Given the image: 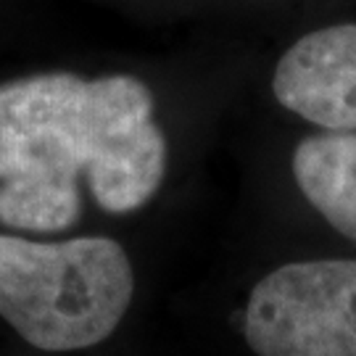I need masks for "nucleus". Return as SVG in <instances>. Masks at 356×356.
I'll return each mask as SVG.
<instances>
[{
  "label": "nucleus",
  "instance_id": "20e7f679",
  "mask_svg": "<svg viewBox=\"0 0 356 356\" xmlns=\"http://www.w3.org/2000/svg\"><path fill=\"white\" fill-rule=\"evenodd\" d=\"M275 98L330 132H356V24H335L285 51L272 79Z\"/></svg>",
  "mask_w": 356,
  "mask_h": 356
},
{
  "label": "nucleus",
  "instance_id": "7ed1b4c3",
  "mask_svg": "<svg viewBox=\"0 0 356 356\" xmlns=\"http://www.w3.org/2000/svg\"><path fill=\"white\" fill-rule=\"evenodd\" d=\"M243 335L256 356H356V259L269 272L248 296Z\"/></svg>",
  "mask_w": 356,
  "mask_h": 356
},
{
  "label": "nucleus",
  "instance_id": "39448f33",
  "mask_svg": "<svg viewBox=\"0 0 356 356\" xmlns=\"http://www.w3.org/2000/svg\"><path fill=\"white\" fill-rule=\"evenodd\" d=\"M293 177L304 198L341 235L356 241V132H325L298 143Z\"/></svg>",
  "mask_w": 356,
  "mask_h": 356
},
{
  "label": "nucleus",
  "instance_id": "f03ea898",
  "mask_svg": "<svg viewBox=\"0 0 356 356\" xmlns=\"http://www.w3.org/2000/svg\"><path fill=\"white\" fill-rule=\"evenodd\" d=\"M135 272L111 238L38 243L0 235V317L42 351L103 343L124 319Z\"/></svg>",
  "mask_w": 356,
  "mask_h": 356
},
{
  "label": "nucleus",
  "instance_id": "f257e3e1",
  "mask_svg": "<svg viewBox=\"0 0 356 356\" xmlns=\"http://www.w3.org/2000/svg\"><path fill=\"white\" fill-rule=\"evenodd\" d=\"M164 169V132L140 79L48 72L0 85V225L74 227L79 175L103 211H138L161 188Z\"/></svg>",
  "mask_w": 356,
  "mask_h": 356
}]
</instances>
